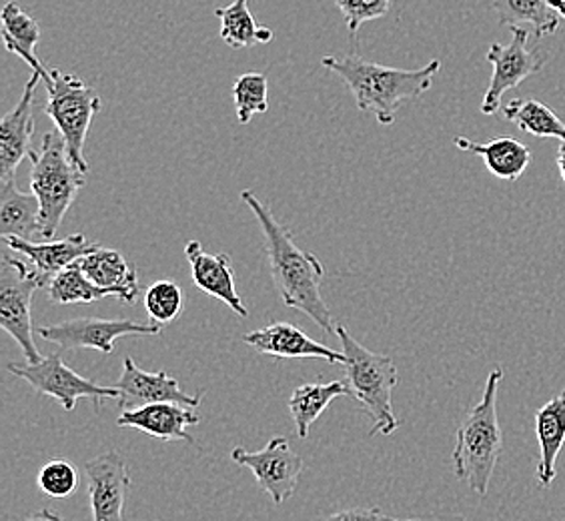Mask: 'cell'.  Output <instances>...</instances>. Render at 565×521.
I'll use <instances>...</instances> for the list:
<instances>
[{"label": "cell", "instance_id": "cell-1", "mask_svg": "<svg viewBox=\"0 0 565 521\" xmlns=\"http://www.w3.org/2000/svg\"><path fill=\"white\" fill-rule=\"evenodd\" d=\"M241 201L249 206L250 213L262 225L271 279L277 294L281 295L282 304L297 309L317 327L335 336L338 327L333 326V313L321 295V281L326 275L321 260L295 243L294 233L277 221L271 209L253 191H241Z\"/></svg>", "mask_w": 565, "mask_h": 521}, {"label": "cell", "instance_id": "cell-2", "mask_svg": "<svg viewBox=\"0 0 565 521\" xmlns=\"http://www.w3.org/2000/svg\"><path fill=\"white\" fill-rule=\"evenodd\" d=\"M321 66L338 75L361 113H370L381 125L390 127L403 100L425 95L434 87L441 61L434 59L422 68L405 71L395 66L370 63L358 53L348 56H323Z\"/></svg>", "mask_w": 565, "mask_h": 521}, {"label": "cell", "instance_id": "cell-3", "mask_svg": "<svg viewBox=\"0 0 565 521\" xmlns=\"http://www.w3.org/2000/svg\"><path fill=\"white\" fill-rule=\"evenodd\" d=\"M501 380V368L491 370L481 402L457 427L456 447L451 454L456 478L466 481L469 489L476 491L479 498H486L490 491L491 478L503 447V435L498 417Z\"/></svg>", "mask_w": 565, "mask_h": 521}, {"label": "cell", "instance_id": "cell-4", "mask_svg": "<svg viewBox=\"0 0 565 521\" xmlns=\"http://www.w3.org/2000/svg\"><path fill=\"white\" fill-rule=\"evenodd\" d=\"M335 336L345 353V375L351 395L373 419L370 437L392 435L399 427V419L393 413V390L399 383V371L390 355L370 351L351 336L348 327L338 326Z\"/></svg>", "mask_w": 565, "mask_h": 521}, {"label": "cell", "instance_id": "cell-5", "mask_svg": "<svg viewBox=\"0 0 565 521\" xmlns=\"http://www.w3.org/2000/svg\"><path fill=\"white\" fill-rule=\"evenodd\" d=\"M31 161V191L41 201V237L51 241L85 187L87 173L71 159L58 130L44 135L41 151Z\"/></svg>", "mask_w": 565, "mask_h": 521}, {"label": "cell", "instance_id": "cell-6", "mask_svg": "<svg viewBox=\"0 0 565 521\" xmlns=\"http://www.w3.org/2000/svg\"><path fill=\"white\" fill-rule=\"evenodd\" d=\"M44 115L53 120L55 129L65 141L71 159L88 173L85 142L93 119L97 117L98 110L103 109L98 93L83 78L63 73L58 68H51V76L44 81Z\"/></svg>", "mask_w": 565, "mask_h": 521}, {"label": "cell", "instance_id": "cell-7", "mask_svg": "<svg viewBox=\"0 0 565 521\" xmlns=\"http://www.w3.org/2000/svg\"><path fill=\"white\" fill-rule=\"evenodd\" d=\"M36 289H43L36 269L21 259V253L4 245L0 260V327L21 345L24 358L31 363L43 359L33 337V295Z\"/></svg>", "mask_w": 565, "mask_h": 521}, {"label": "cell", "instance_id": "cell-8", "mask_svg": "<svg viewBox=\"0 0 565 521\" xmlns=\"http://www.w3.org/2000/svg\"><path fill=\"white\" fill-rule=\"evenodd\" d=\"M12 375L26 381L36 393L55 400L65 412H73L76 402L90 400L95 407L107 400H119L120 391L113 385H98L95 381L78 375L66 365L61 353H51L36 363H9Z\"/></svg>", "mask_w": 565, "mask_h": 521}, {"label": "cell", "instance_id": "cell-9", "mask_svg": "<svg viewBox=\"0 0 565 521\" xmlns=\"http://www.w3.org/2000/svg\"><path fill=\"white\" fill-rule=\"evenodd\" d=\"M36 333L44 341L55 343L65 351L75 349H95L105 355L115 351L117 341L122 337H157L163 333L159 323H141L132 319H100V317H81L56 326L39 327Z\"/></svg>", "mask_w": 565, "mask_h": 521}, {"label": "cell", "instance_id": "cell-10", "mask_svg": "<svg viewBox=\"0 0 565 521\" xmlns=\"http://www.w3.org/2000/svg\"><path fill=\"white\" fill-rule=\"evenodd\" d=\"M231 459L241 467H249L259 488L271 498L275 506L289 500L303 476V457L289 446L285 437H273L263 449L249 451L247 447H233Z\"/></svg>", "mask_w": 565, "mask_h": 521}, {"label": "cell", "instance_id": "cell-11", "mask_svg": "<svg viewBox=\"0 0 565 521\" xmlns=\"http://www.w3.org/2000/svg\"><path fill=\"white\" fill-rule=\"evenodd\" d=\"M511 43H493L488 51V61L493 65L490 87L486 91V97L481 103L483 115L498 113L501 105V97L522 85L525 78L537 75L545 63V56L527 46L530 31L522 26H511Z\"/></svg>", "mask_w": 565, "mask_h": 521}, {"label": "cell", "instance_id": "cell-12", "mask_svg": "<svg viewBox=\"0 0 565 521\" xmlns=\"http://www.w3.org/2000/svg\"><path fill=\"white\" fill-rule=\"evenodd\" d=\"M93 521H122L131 491V471L120 451H107L85 464Z\"/></svg>", "mask_w": 565, "mask_h": 521}, {"label": "cell", "instance_id": "cell-13", "mask_svg": "<svg viewBox=\"0 0 565 521\" xmlns=\"http://www.w3.org/2000/svg\"><path fill=\"white\" fill-rule=\"evenodd\" d=\"M115 387L120 391V397L117 400L120 412L163 402L183 403L195 410L203 402V393L189 395L181 390L179 381L171 378L167 371L149 373L137 368L131 358H125L122 361V371Z\"/></svg>", "mask_w": 565, "mask_h": 521}, {"label": "cell", "instance_id": "cell-14", "mask_svg": "<svg viewBox=\"0 0 565 521\" xmlns=\"http://www.w3.org/2000/svg\"><path fill=\"white\" fill-rule=\"evenodd\" d=\"M43 76L33 73L29 78L17 107L0 120V179L9 183L24 159H33L34 117L33 105L36 87Z\"/></svg>", "mask_w": 565, "mask_h": 521}, {"label": "cell", "instance_id": "cell-15", "mask_svg": "<svg viewBox=\"0 0 565 521\" xmlns=\"http://www.w3.org/2000/svg\"><path fill=\"white\" fill-rule=\"evenodd\" d=\"M185 257L191 267V279L201 294L223 301L239 317H249V309L245 307L237 291L235 269L228 253H209L199 241H189L185 245Z\"/></svg>", "mask_w": 565, "mask_h": 521}, {"label": "cell", "instance_id": "cell-16", "mask_svg": "<svg viewBox=\"0 0 565 521\" xmlns=\"http://www.w3.org/2000/svg\"><path fill=\"white\" fill-rule=\"evenodd\" d=\"M243 343L255 349L262 355L281 359H323L327 363H345V353H338L335 349L327 348L307 336L299 327L273 321L269 326L250 331L243 337Z\"/></svg>", "mask_w": 565, "mask_h": 521}, {"label": "cell", "instance_id": "cell-17", "mask_svg": "<svg viewBox=\"0 0 565 521\" xmlns=\"http://www.w3.org/2000/svg\"><path fill=\"white\" fill-rule=\"evenodd\" d=\"M201 417L193 407L183 403L163 402L151 403L137 410L120 412L117 417L119 427L139 429L142 434L157 437L161 442H186L193 444V435L186 434L189 427L199 424Z\"/></svg>", "mask_w": 565, "mask_h": 521}, {"label": "cell", "instance_id": "cell-18", "mask_svg": "<svg viewBox=\"0 0 565 521\" xmlns=\"http://www.w3.org/2000/svg\"><path fill=\"white\" fill-rule=\"evenodd\" d=\"M2 243L33 263L43 283V289L49 287V283L53 281L58 273L65 272L66 267L75 265L83 255L98 247L97 241H88L83 233L68 235L65 240L44 241V243L19 240V237H2Z\"/></svg>", "mask_w": 565, "mask_h": 521}, {"label": "cell", "instance_id": "cell-19", "mask_svg": "<svg viewBox=\"0 0 565 521\" xmlns=\"http://www.w3.org/2000/svg\"><path fill=\"white\" fill-rule=\"evenodd\" d=\"M76 267L87 275L107 294L120 299L122 304L132 305L139 297V283H137V269L131 267L119 251L100 247L90 251L76 260Z\"/></svg>", "mask_w": 565, "mask_h": 521}, {"label": "cell", "instance_id": "cell-20", "mask_svg": "<svg viewBox=\"0 0 565 521\" xmlns=\"http://www.w3.org/2000/svg\"><path fill=\"white\" fill-rule=\"evenodd\" d=\"M2 24V43L4 49L21 59L24 65L31 66V71L43 76L46 81L51 76V68L41 63L36 56V44L41 41V26L33 14L22 9L17 0H9L0 12Z\"/></svg>", "mask_w": 565, "mask_h": 521}, {"label": "cell", "instance_id": "cell-21", "mask_svg": "<svg viewBox=\"0 0 565 521\" xmlns=\"http://www.w3.org/2000/svg\"><path fill=\"white\" fill-rule=\"evenodd\" d=\"M459 151L473 152L483 159L490 173L503 181H518L532 161V151L511 137H498L488 142L469 141L466 137L454 139Z\"/></svg>", "mask_w": 565, "mask_h": 521}, {"label": "cell", "instance_id": "cell-22", "mask_svg": "<svg viewBox=\"0 0 565 521\" xmlns=\"http://www.w3.org/2000/svg\"><path fill=\"white\" fill-rule=\"evenodd\" d=\"M535 435L540 444L537 481L542 488H550L555 479V461L565 444V390L535 415Z\"/></svg>", "mask_w": 565, "mask_h": 521}, {"label": "cell", "instance_id": "cell-23", "mask_svg": "<svg viewBox=\"0 0 565 521\" xmlns=\"http://www.w3.org/2000/svg\"><path fill=\"white\" fill-rule=\"evenodd\" d=\"M0 235L33 241L41 237V201L31 193H21L14 183H2L0 191Z\"/></svg>", "mask_w": 565, "mask_h": 521}, {"label": "cell", "instance_id": "cell-24", "mask_svg": "<svg viewBox=\"0 0 565 521\" xmlns=\"http://www.w3.org/2000/svg\"><path fill=\"white\" fill-rule=\"evenodd\" d=\"M351 395L348 383L345 381H313V383H305L299 385L291 393L287 407L294 415L295 429L299 439H307L311 425L323 415L331 402H335L338 397Z\"/></svg>", "mask_w": 565, "mask_h": 521}, {"label": "cell", "instance_id": "cell-25", "mask_svg": "<svg viewBox=\"0 0 565 521\" xmlns=\"http://www.w3.org/2000/svg\"><path fill=\"white\" fill-rule=\"evenodd\" d=\"M221 22V39L231 49H250L255 44L271 43L275 33L255 21L249 11V0H233L228 7L215 11Z\"/></svg>", "mask_w": 565, "mask_h": 521}, {"label": "cell", "instance_id": "cell-26", "mask_svg": "<svg viewBox=\"0 0 565 521\" xmlns=\"http://www.w3.org/2000/svg\"><path fill=\"white\" fill-rule=\"evenodd\" d=\"M505 119L518 125V129L540 137V139H559L565 142V123L544 103L533 98H513L503 107Z\"/></svg>", "mask_w": 565, "mask_h": 521}, {"label": "cell", "instance_id": "cell-27", "mask_svg": "<svg viewBox=\"0 0 565 521\" xmlns=\"http://www.w3.org/2000/svg\"><path fill=\"white\" fill-rule=\"evenodd\" d=\"M491 7L501 24L510 29L530 24L540 39L559 29V14L550 7V0H493Z\"/></svg>", "mask_w": 565, "mask_h": 521}, {"label": "cell", "instance_id": "cell-28", "mask_svg": "<svg viewBox=\"0 0 565 521\" xmlns=\"http://www.w3.org/2000/svg\"><path fill=\"white\" fill-rule=\"evenodd\" d=\"M44 291L49 294L51 301L61 305L95 304L109 297L105 289L90 281L76 265H71L65 272L58 273Z\"/></svg>", "mask_w": 565, "mask_h": 521}, {"label": "cell", "instance_id": "cell-29", "mask_svg": "<svg viewBox=\"0 0 565 521\" xmlns=\"http://www.w3.org/2000/svg\"><path fill=\"white\" fill-rule=\"evenodd\" d=\"M233 100L241 125H249L255 115L269 109V83L262 73H245L233 85Z\"/></svg>", "mask_w": 565, "mask_h": 521}, {"label": "cell", "instance_id": "cell-30", "mask_svg": "<svg viewBox=\"0 0 565 521\" xmlns=\"http://www.w3.org/2000/svg\"><path fill=\"white\" fill-rule=\"evenodd\" d=\"M185 307V297L181 287L173 281H154L149 285L147 294H145V309L151 317L152 323L167 326L173 323L177 317L183 313Z\"/></svg>", "mask_w": 565, "mask_h": 521}, {"label": "cell", "instance_id": "cell-31", "mask_svg": "<svg viewBox=\"0 0 565 521\" xmlns=\"http://www.w3.org/2000/svg\"><path fill=\"white\" fill-rule=\"evenodd\" d=\"M78 486L76 467L66 459H51L39 471V488L44 496L65 500Z\"/></svg>", "mask_w": 565, "mask_h": 521}, {"label": "cell", "instance_id": "cell-32", "mask_svg": "<svg viewBox=\"0 0 565 521\" xmlns=\"http://www.w3.org/2000/svg\"><path fill=\"white\" fill-rule=\"evenodd\" d=\"M335 7L343 14L349 36L355 41L361 24L383 19L392 9V0H335Z\"/></svg>", "mask_w": 565, "mask_h": 521}, {"label": "cell", "instance_id": "cell-33", "mask_svg": "<svg viewBox=\"0 0 565 521\" xmlns=\"http://www.w3.org/2000/svg\"><path fill=\"white\" fill-rule=\"evenodd\" d=\"M326 521H422V520H399L387 515L381 508H351V510L339 511L329 515Z\"/></svg>", "mask_w": 565, "mask_h": 521}, {"label": "cell", "instance_id": "cell-34", "mask_svg": "<svg viewBox=\"0 0 565 521\" xmlns=\"http://www.w3.org/2000/svg\"><path fill=\"white\" fill-rule=\"evenodd\" d=\"M24 521H63L58 518V513L53 510H41L36 513H31Z\"/></svg>", "mask_w": 565, "mask_h": 521}, {"label": "cell", "instance_id": "cell-35", "mask_svg": "<svg viewBox=\"0 0 565 521\" xmlns=\"http://www.w3.org/2000/svg\"><path fill=\"white\" fill-rule=\"evenodd\" d=\"M557 167H559V173H562L565 183V142H562L559 149H557Z\"/></svg>", "mask_w": 565, "mask_h": 521}, {"label": "cell", "instance_id": "cell-36", "mask_svg": "<svg viewBox=\"0 0 565 521\" xmlns=\"http://www.w3.org/2000/svg\"><path fill=\"white\" fill-rule=\"evenodd\" d=\"M550 7L559 14V19H565V0H550Z\"/></svg>", "mask_w": 565, "mask_h": 521}]
</instances>
